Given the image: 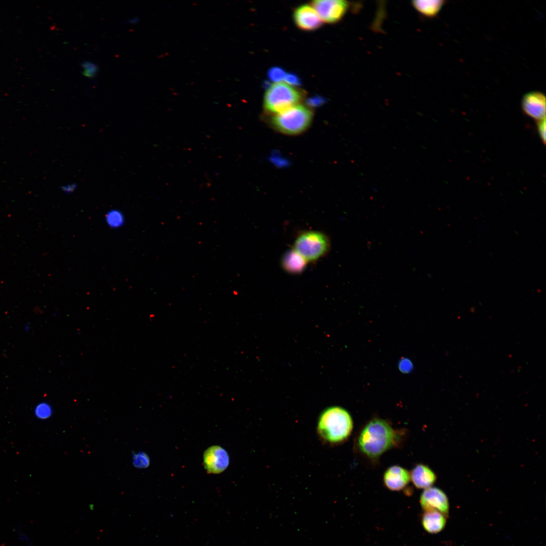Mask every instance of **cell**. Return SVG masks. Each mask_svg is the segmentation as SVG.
<instances>
[{"label": "cell", "mask_w": 546, "mask_h": 546, "mask_svg": "<svg viewBox=\"0 0 546 546\" xmlns=\"http://www.w3.org/2000/svg\"><path fill=\"white\" fill-rule=\"evenodd\" d=\"M293 19L296 25L304 31H313L319 28L323 21L311 5H302L294 11Z\"/></svg>", "instance_id": "cell-9"}, {"label": "cell", "mask_w": 546, "mask_h": 546, "mask_svg": "<svg viewBox=\"0 0 546 546\" xmlns=\"http://www.w3.org/2000/svg\"><path fill=\"white\" fill-rule=\"evenodd\" d=\"M77 188V185L75 183H71L65 184L61 187V190L65 194H70L74 193Z\"/></svg>", "instance_id": "cell-25"}, {"label": "cell", "mask_w": 546, "mask_h": 546, "mask_svg": "<svg viewBox=\"0 0 546 546\" xmlns=\"http://www.w3.org/2000/svg\"><path fill=\"white\" fill-rule=\"evenodd\" d=\"M53 414L52 406L47 402H41L38 404L34 410V414L35 417L39 420H47L50 418Z\"/></svg>", "instance_id": "cell-17"}, {"label": "cell", "mask_w": 546, "mask_h": 546, "mask_svg": "<svg viewBox=\"0 0 546 546\" xmlns=\"http://www.w3.org/2000/svg\"><path fill=\"white\" fill-rule=\"evenodd\" d=\"M203 460L206 470L214 474L223 471L229 463L227 452L218 446H213L208 448L204 453Z\"/></svg>", "instance_id": "cell-10"}, {"label": "cell", "mask_w": 546, "mask_h": 546, "mask_svg": "<svg viewBox=\"0 0 546 546\" xmlns=\"http://www.w3.org/2000/svg\"><path fill=\"white\" fill-rule=\"evenodd\" d=\"M284 80L292 86H300L302 84L299 76L293 72H287Z\"/></svg>", "instance_id": "cell-21"}, {"label": "cell", "mask_w": 546, "mask_h": 546, "mask_svg": "<svg viewBox=\"0 0 546 546\" xmlns=\"http://www.w3.org/2000/svg\"><path fill=\"white\" fill-rule=\"evenodd\" d=\"M538 132L541 139L542 143H545V119L537 121V123Z\"/></svg>", "instance_id": "cell-22"}, {"label": "cell", "mask_w": 546, "mask_h": 546, "mask_svg": "<svg viewBox=\"0 0 546 546\" xmlns=\"http://www.w3.org/2000/svg\"><path fill=\"white\" fill-rule=\"evenodd\" d=\"M286 73L287 72L283 68L279 66H274L268 69L267 76L269 81L277 83L284 80Z\"/></svg>", "instance_id": "cell-19"}, {"label": "cell", "mask_w": 546, "mask_h": 546, "mask_svg": "<svg viewBox=\"0 0 546 546\" xmlns=\"http://www.w3.org/2000/svg\"><path fill=\"white\" fill-rule=\"evenodd\" d=\"M132 459L133 466L138 469L146 468L150 464L149 457L143 452L133 453Z\"/></svg>", "instance_id": "cell-18"}, {"label": "cell", "mask_w": 546, "mask_h": 546, "mask_svg": "<svg viewBox=\"0 0 546 546\" xmlns=\"http://www.w3.org/2000/svg\"><path fill=\"white\" fill-rule=\"evenodd\" d=\"M400 433L387 421L373 418L361 430L357 438L359 451L371 460H376L384 453L398 444Z\"/></svg>", "instance_id": "cell-1"}, {"label": "cell", "mask_w": 546, "mask_h": 546, "mask_svg": "<svg viewBox=\"0 0 546 546\" xmlns=\"http://www.w3.org/2000/svg\"><path fill=\"white\" fill-rule=\"evenodd\" d=\"M524 112L537 121L545 117V97L541 92L532 91L525 94L521 101Z\"/></svg>", "instance_id": "cell-8"}, {"label": "cell", "mask_w": 546, "mask_h": 546, "mask_svg": "<svg viewBox=\"0 0 546 546\" xmlns=\"http://www.w3.org/2000/svg\"><path fill=\"white\" fill-rule=\"evenodd\" d=\"M399 369L402 373H408L412 370L413 364L408 359L404 358L400 361Z\"/></svg>", "instance_id": "cell-23"}, {"label": "cell", "mask_w": 546, "mask_h": 546, "mask_svg": "<svg viewBox=\"0 0 546 546\" xmlns=\"http://www.w3.org/2000/svg\"><path fill=\"white\" fill-rule=\"evenodd\" d=\"M306 263L307 261L294 249L286 252L282 259L284 269L292 274H299L303 271Z\"/></svg>", "instance_id": "cell-14"}, {"label": "cell", "mask_w": 546, "mask_h": 546, "mask_svg": "<svg viewBox=\"0 0 546 546\" xmlns=\"http://www.w3.org/2000/svg\"><path fill=\"white\" fill-rule=\"evenodd\" d=\"M330 243L327 236L317 231H307L296 239L294 249L307 261H315L326 254Z\"/></svg>", "instance_id": "cell-5"}, {"label": "cell", "mask_w": 546, "mask_h": 546, "mask_svg": "<svg viewBox=\"0 0 546 546\" xmlns=\"http://www.w3.org/2000/svg\"><path fill=\"white\" fill-rule=\"evenodd\" d=\"M105 221L110 228L117 229L123 225L125 222L124 216L120 210L111 209L105 215Z\"/></svg>", "instance_id": "cell-16"}, {"label": "cell", "mask_w": 546, "mask_h": 546, "mask_svg": "<svg viewBox=\"0 0 546 546\" xmlns=\"http://www.w3.org/2000/svg\"><path fill=\"white\" fill-rule=\"evenodd\" d=\"M353 422L350 413L345 408L333 406L325 410L317 423V432L323 440L338 444L350 436Z\"/></svg>", "instance_id": "cell-2"}, {"label": "cell", "mask_w": 546, "mask_h": 546, "mask_svg": "<svg viewBox=\"0 0 546 546\" xmlns=\"http://www.w3.org/2000/svg\"><path fill=\"white\" fill-rule=\"evenodd\" d=\"M410 480V472L405 468L398 465L389 467L383 476L385 486L392 491L402 490Z\"/></svg>", "instance_id": "cell-11"}, {"label": "cell", "mask_w": 546, "mask_h": 546, "mask_svg": "<svg viewBox=\"0 0 546 546\" xmlns=\"http://www.w3.org/2000/svg\"><path fill=\"white\" fill-rule=\"evenodd\" d=\"M446 517H447L438 511H424L422 517V524L427 532L431 534H436L445 527Z\"/></svg>", "instance_id": "cell-13"}, {"label": "cell", "mask_w": 546, "mask_h": 546, "mask_svg": "<svg viewBox=\"0 0 546 546\" xmlns=\"http://www.w3.org/2000/svg\"><path fill=\"white\" fill-rule=\"evenodd\" d=\"M350 4L341 0H315L311 5L315 10L322 21L336 23L341 20L347 12Z\"/></svg>", "instance_id": "cell-6"}, {"label": "cell", "mask_w": 546, "mask_h": 546, "mask_svg": "<svg viewBox=\"0 0 546 546\" xmlns=\"http://www.w3.org/2000/svg\"><path fill=\"white\" fill-rule=\"evenodd\" d=\"M312 118L313 113L309 108L297 104L274 115L271 124L279 132L293 135L305 131L310 125Z\"/></svg>", "instance_id": "cell-3"}, {"label": "cell", "mask_w": 546, "mask_h": 546, "mask_svg": "<svg viewBox=\"0 0 546 546\" xmlns=\"http://www.w3.org/2000/svg\"><path fill=\"white\" fill-rule=\"evenodd\" d=\"M83 68L82 73L85 76L89 78L95 77L98 72V66L89 61H84L81 64Z\"/></svg>", "instance_id": "cell-20"}, {"label": "cell", "mask_w": 546, "mask_h": 546, "mask_svg": "<svg viewBox=\"0 0 546 546\" xmlns=\"http://www.w3.org/2000/svg\"><path fill=\"white\" fill-rule=\"evenodd\" d=\"M325 101L326 99L324 97L316 95L308 98L307 103L310 106H316L323 104Z\"/></svg>", "instance_id": "cell-24"}, {"label": "cell", "mask_w": 546, "mask_h": 546, "mask_svg": "<svg viewBox=\"0 0 546 546\" xmlns=\"http://www.w3.org/2000/svg\"><path fill=\"white\" fill-rule=\"evenodd\" d=\"M445 3L442 0H416L412 2L416 10L422 15L433 18L436 16Z\"/></svg>", "instance_id": "cell-15"}, {"label": "cell", "mask_w": 546, "mask_h": 546, "mask_svg": "<svg viewBox=\"0 0 546 546\" xmlns=\"http://www.w3.org/2000/svg\"><path fill=\"white\" fill-rule=\"evenodd\" d=\"M303 97L298 89L283 82L271 84L264 95L263 108L273 115L299 104Z\"/></svg>", "instance_id": "cell-4"}, {"label": "cell", "mask_w": 546, "mask_h": 546, "mask_svg": "<svg viewBox=\"0 0 546 546\" xmlns=\"http://www.w3.org/2000/svg\"><path fill=\"white\" fill-rule=\"evenodd\" d=\"M420 502L424 511H436L448 517V499L441 489L435 487L425 489L421 495Z\"/></svg>", "instance_id": "cell-7"}, {"label": "cell", "mask_w": 546, "mask_h": 546, "mask_svg": "<svg viewBox=\"0 0 546 546\" xmlns=\"http://www.w3.org/2000/svg\"><path fill=\"white\" fill-rule=\"evenodd\" d=\"M410 473L413 484L419 489L430 487L436 480V475L432 470L422 464L415 466Z\"/></svg>", "instance_id": "cell-12"}, {"label": "cell", "mask_w": 546, "mask_h": 546, "mask_svg": "<svg viewBox=\"0 0 546 546\" xmlns=\"http://www.w3.org/2000/svg\"><path fill=\"white\" fill-rule=\"evenodd\" d=\"M138 21V18L136 17L132 18L128 20V22L131 23H136Z\"/></svg>", "instance_id": "cell-26"}]
</instances>
